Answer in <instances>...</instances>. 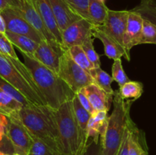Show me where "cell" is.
<instances>
[{
  "label": "cell",
  "instance_id": "cell-9",
  "mask_svg": "<svg viewBox=\"0 0 156 155\" xmlns=\"http://www.w3.org/2000/svg\"><path fill=\"white\" fill-rule=\"evenodd\" d=\"M94 24L85 18L75 21L62 32V43L65 50L74 46H82L85 40L93 36Z\"/></svg>",
  "mask_w": 156,
  "mask_h": 155
},
{
  "label": "cell",
  "instance_id": "cell-20",
  "mask_svg": "<svg viewBox=\"0 0 156 155\" xmlns=\"http://www.w3.org/2000/svg\"><path fill=\"white\" fill-rule=\"evenodd\" d=\"M5 35L14 46H16L21 53H24L27 56L33 57L39 45L38 43L24 35L16 34L9 31H6Z\"/></svg>",
  "mask_w": 156,
  "mask_h": 155
},
{
  "label": "cell",
  "instance_id": "cell-24",
  "mask_svg": "<svg viewBox=\"0 0 156 155\" xmlns=\"http://www.w3.org/2000/svg\"><path fill=\"white\" fill-rule=\"evenodd\" d=\"M90 74L92 77L94 84H96L99 88H101L108 94L114 95L115 91L112 89L111 87V84L114 81L112 76L101 69V67L93 68L90 71Z\"/></svg>",
  "mask_w": 156,
  "mask_h": 155
},
{
  "label": "cell",
  "instance_id": "cell-11",
  "mask_svg": "<svg viewBox=\"0 0 156 155\" xmlns=\"http://www.w3.org/2000/svg\"><path fill=\"white\" fill-rule=\"evenodd\" d=\"M6 24L7 31L24 35L40 43L44 40L41 35L24 18L11 8H7L1 12Z\"/></svg>",
  "mask_w": 156,
  "mask_h": 155
},
{
  "label": "cell",
  "instance_id": "cell-35",
  "mask_svg": "<svg viewBox=\"0 0 156 155\" xmlns=\"http://www.w3.org/2000/svg\"><path fill=\"white\" fill-rule=\"evenodd\" d=\"M0 53L12 58H18L14 49V45L5 33H0Z\"/></svg>",
  "mask_w": 156,
  "mask_h": 155
},
{
  "label": "cell",
  "instance_id": "cell-7",
  "mask_svg": "<svg viewBox=\"0 0 156 155\" xmlns=\"http://www.w3.org/2000/svg\"><path fill=\"white\" fill-rule=\"evenodd\" d=\"M9 8L15 10L30 25L33 26L41 35L44 40L47 41L54 46L64 49L48 30L30 0H10Z\"/></svg>",
  "mask_w": 156,
  "mask_h": 155
},
{
  "label": "cell",
  "instance_id": "cell-33",
  "mask_svg": "<svg viewBox=\"0 0 156 155\" xmlns=\"http://www.w3.org/2000/svg\"><path fill=\"white\" fill-rule=\"evenodd\" d=\"M79 155H103L102 140L88 138L86 144Z\"/></svg>",
  "mask_w": 156,
  "mask_h": 155
},
{
  "label": "cell",
  "instance_id": "cell-12",
  "mask_svg": "<svg viewBox=\"0 0 156 155\" xmlns=\"http://www.w3.org/2000/svg\"><path fill=\"white\" fill-rule=\"evenodd\" d=\"M66 50L56 47L46 40H42L38 45L33 58L58 74L62 55Z\"/></svg>",
  "mask_w": 156,
  "mask_h": 155
},
{
  "label": "cell",
  "instance_id": "cell-1",
  "mask_svg": "<svg viewBox=\"0 0 156 155\" xmlns=\"http://www.w3.org/2000/svg\"><path fill=\"white\" fill-rule=\"evenodd\" d=\"M21 53L47 106L56 110L64 103L73 100L76 94L56 73L34 58Z\"/></svg>",
  "mask_w": 156,
  "mask_h": 155
},
{
  "label": "cell",
  "instance_id": "cell-34",
  "mask_svg": "<svg viewBox=\"0 0 156 155\" xmlns=\"http://www.w3.org/2000/svg\"><path fill=\"white\" fill-rule=\"evenodd\" d=\"M82 18L89 21L88 17V0H63Z\"/></svg>",
  "mask_w": 156,
  "mask_h": 155
},
{
  "label": "cell",
  "instance_id": "cell-10",
  "mask_svg": "<svg viewBox=\"0 0 156 155\" xmlns=\"http://www.w3.org/2000/svg\"><path fill=\"white\" fill-rule=\"evenodd\" d=\"M129 11L108 10L106 20L102 25H97L100 30L123 46V37L127 25Z\"/></svg>",
  "mask_w": 156,
  "mask_h": 155
},
{
  "label": "cell",
  "instance_id": "cell-18",
  "mask_svg": "<svg viewBox=\"0 0 156 155\" xmlns=\"http://www.w3.org/2000/svg\"><path fill=\"white\" fill-rule=\"evenodd\" d=\"M107 111H94L91 114L87 129V138L94 140L103 141L107 126L108 117Z\"/></svg>",
  "mask_w": 156,
  "mask_h": 155
},
{
  "label": "cell",
  "instance_id": "cell-16",
  "mask_svg": "<svg viewBox=\"0 0 156 155\" xmlns=\"http://www.w3.org/2000/svg\"><path fill=\"white\" fill-rule=\"evenodd\" d=\"M92 35L94 37L98 38L101 41L105 47V55L107 57L114 61L124 57L126 60L130 61V56L127 54L124 47L104 33L97 25H94Z\"/></svg>",
  "mask_w": 156,
  "mask_h": 155
},
{
  "label": "cell",
  "instance_id": "cell-2",
  "mask_svg": "<svg viewBox=\"0 0 156 155\" xmlns=\"http://www.w3.org/2000/svg\"><path fill=\"white\" fill-rule=\"evenodd\" d=\"M18 117L34 138L42 140L62 155L54 109L47 105L31 103L23 106Z\"/></svg>",
  "mask_w": 156,
  "mask_h": 155
},
{
  "label": "cell",
  "instance_id": "cell-6",
  "mask_svg": "<svg viewBox=\"0 0 156 155\" xmlns=\"http://www.w3.org/2000/svg\"><path fill=\"white\" fill-rule=\"evenodd\" d=\"M58 75L66 83L75 94L94 83L90 73L79 66L72 59L67 50L61 56Z\"/></svg>",
  "mask_w": 156,
  "mask_h": 155
},
{
  "label": "cell",
  "instance_id": "cell-3",
  "mask_svg": "<svg viewBox=\"0 0 156 155\" xmlns=\"http://www.w3.org/2000/svg\"><path fill=\"white\" fill-rule=\"evenodd\" d=\"M59 141L62 155H79L88 141L75 115L73 101L69 100L55 110Z\"/></svg>",
  "mask_w": 156,
  "mask_h": 155
},
{
  "label": "cell",
  "instance_id": "cell-14",
  "mask_svg": "<svg viewBox=\"0 0 156 155\" xmlns=\"http://www.w3.org/2000/svg\"><path fill=\"white\" fill-rule=\"evenodd\" d=\"M50 2L61 34L68 26L82 18L63 0H50Z\"/></svg>",
  "mask_w": 156,
  "mask_h": 155
},
{
  "label": "cell",
  "instance_id": "cell-5",
  "mask_svg": "<svg viewBox=\"0 0 156 155\" xmlns=\"http://www.w3.org/2000/svg\"><path fill=\"white\" fill-rule=\"evenodd\" d=\"M0 77L21 92L31 103L47 105L45 99L37 87L31 84L1 53Z\"/></svg>",
  "mask_w": 156,
  "mask_h": 155
},
{
  "label": "cell",
  "instance_id": "cell-39",
  "mask_svg": "<svg viewBox=\"0 0 156 155\" xmlns=\"http://www.w3.org/2000/svg\"><path fill=\"white\" fill-rule=\"evenodd\" d=\"M9 118L0 113V133H6Z\"/></svg>",
  "mask_w": 156,
  "mask_h": 155
},
{
  "label": "cell",
  "instance_id": "cell-32",
  "mask_svg": "<svg viewBox=\"0 0 156 155\" xmlns=\"http://www.w3.org/2000/svg\"><path fill=\"white\" fill-rule=\"evenodd\" d=\"M112 78L114 81H115L119 85V88L123 86L124 84L130 81L126 75L124 69H123V65H122L121 59H118L114 61L112 65Z\"/></svg>",
  "mask_w": 156,
  "mask_h": 155
},
{
  "label": "cell",
  "instance_id": "cell-31",
  "mask_svg": "<svg viewBox=\"0 0 156 155\" xmlns=\"http://www.w3.org/2000/svg\"><path fill=\"white\" fill-rule=\"evenodd\" d=\"M92 37L93 36H91L87 38L82 45V47L84 50V51H85L86 56H88L89 61L93 65V66L94 68H99V67H101L100 56L98 54V53L94 50V45H93Z\"/></svg>",
  "mask_w": 156,
  "mask_h": 155
},
{
  "label": "cell",
  "instance_id": "cell-37",
  "mask_svg": "<svg viewBox=\"0 0 156 155\" xmlns=\"http://www.w3.org/2000/svg\"><path fill=\"white\" fill-rule=\"evenodd\" d=\"M133 122L132 119L129 121L126 131H125L124 136H123V141H122L121 145H120V150H119L117 155H129V134H130V125Z\"/></svg>",
  "mask_w": 156,
  "mask_h": 155
},
{
  "label": "cell",
  "instance_id": "cell-8",
  "mask_svg": "<svg viewBox=\"0 0 156 155\" xmlns=\"http://www.w3.org/2000/svg\"><path fill=\"white\" fill-rule=\"evenodd\" d=\"M8 118L6 134L12 142L15 153L28 155L33 143V137L18 119V115Z\"/></svg>",
  "mask_w": 156,
  "mask_h": 155
},
{
  "label": "cell",
  "instance_id": "cell-28",
  "mask_svg": "<svg viewBox=\"0 0 156 155\" xmlns=\"http://www.w3.org/2000/svg\"><path fill=\"white\" fill-rule=\"evenodd\" d=\"M28 155H62L59 151L38 138H33Z\"/></svg>",
  "mask_w": 156,
  "mask_h": 155
},
{
  "label": "cell",
  "instance_id": "cell-40",
  "mask_svg": "<svg viewBox=\"0 0 156 155\" xmlns=\"http://www.w3.org/2000/svg\"><path fill=\"white\" fill-rule=\"evenodd\" d=\"M6 31H7V29H6L5 21L2 14L0 13V33H5Z\"/></svg>",
  "mask_w": 156,
  "mask_h": 155
},
{
  "label": "cell",
  "instance_id": "cell-42",
  "mask_svg": "<svg viewBox=\"0 0 156 155\" xmlns=\"http://www.w3.org/2000/svg\"><path fill=\"white\" fill-rule=\"evenodd\" d=\"M0 155H6V154L5 153H3V152L0 151Z\"/></svg>",
  "mask_w": 156,
  "mask_h": 155
},
{
  "label": "cell",
  "instance_id": "cell-26",
  "mask_svg": "<svg viewBox=\"0 0 156 155\" xmlns=\"http://www.w3.org/2000/svg\"><path fill=\"white\" fill-rule=\"evenodd\" d=\"M69 54L72 59L82 68L90 73V71L94 68L91 62L88 59V56L85 54V51L82 49V46H74L67 50Z\"/></svg>",
  "mask_w": 156,
  "mask_h": 155
},
{
  "label": "cell",
  "instance_id": "cell-43",
  "mask_svg": "<svg viewBox=\"0 0 156 155\" xmlns=\"http://www.w3.org/2000/svg\"><path fill=\"white\" fill-rule=\"evenodd\" d=\"M6 155H21V154H19V153H13V154H6Z\"/></svg>",
  "mask_w": 156,
  "mask_h": 155
},
{
  "label": "cell",
  "instance_id": "cell-15",
  "mask_svg": "<svg viewBox=\"0 0 156 155\" xmlns=\"http://www.w3.org/2000/svg\"><path fill=\"white\" fill-rule=\"evenodd\" d=\"M48 30L59 43L62 46V34L53 13L50 0H30ZM64 48V47H63Z\"/></svg>",
  "mask_w": 156,
  "mask_h": 155
},
{
  "label": "cell",
  "instance_id": "cell-4",
  "mask_svg": "<svg viewBox=\"0 0 156 155\" xmlns=\"http://www.w3.org/2000/svg\"><path fill=\"white\" fill-rule=\"evenodd\" d=\"M114 109L108 117V126L102 141L103 155H117L126 127L131 120L129 111L132 104L121 98L118 91L114 94Z\"/></svg>",
  "mask_w": 156,
  "mask_h": 155
},
{
  "label": "cell",
  "instance_id": "cell-25",
  "mask_svg": "<svg viewBox=\"0 0 156 155\" xmlns=\"http://www.w3.org/2000/svg\"><path fill=\"white\" fill-rule=\"evenodd\" d=\"M132 10L156 26V0H141L140 5Z\"/></svg>",
  "mask_w": 156,
  "mask_h": 155
},
{
  "label": "cell",
  "instance_id": "cell-17",
  "mask_svg": "<svg viewBox=\"0 0 156 155\" xmlns=\"http://www.w3.org/2000/svg\"><path fill=\"white\" fill-rule=\"evenodd\" d=\"M83 89L94 110L107 112L110 110L114 95L108 94L94 83L88 85Z\"/></svg>",
  "mask_w": 156,
  "mask_h": 155
},
{
  "label": "cell",
  "instance_id": "cell-30",
  "mask_svg": "<svg viewBox=\"0 0 156 155\" xmlns=\"http://www.w3.org/2000/svg\"><path fill=\"white\" fill-rule=\"evenodd\" d=\"M156 44V26L143 18V27L140 44Z\"/></svg>",
  "mask_w": 156,
  "mask_h": 155
},
{
  "label": "cell",
  "instance_id": "cell-38",
  "mask_svg": "<svg viewBox=\"0 0 156 155\" xmlns=\"http://www.w3.org/2000/svg\"><path fill=\"white\" fill-rule=\"evenodd\" d=\"M76 95L77 96L78 99H79V100L80 101L81 104L83 106V107L85 108V109H86L88 112H89L90 113L92 114L93 112L95 111L94 109H93L92 106H91V103H90L89 100H88V97H87V95H86V94H85L84 89L80 90L79 92L76 93Z\"/></svg>",
  "mask_w": 156,
  "mask_h": 155
},
{
  "label": "cell",
  "instance_id": "cell-19",
  "mask_svg": "<svg viewBox=\"0 0 156 155\" xmlns=\"http://www.w3.org/2000/svg\"><path fill=\"white\" fill-rule=\"evenodd\" d=\"M129 155H149L145 134L133 122L130 125Z\"/></svg>",
  "mask_w": 156,
  "mask_h": 155
},
{
  "label": "cell",
  "instance_id": "cell-22",
  "mask_svg": "<svg viewBox=\"0 0 156 155\" xmlns=\"http://www.w3.org/2000/svg\"><path fill=\"white\" fill-rule=\"evenodd\" d=\"M108 10L103 0H88L89 21L94 25H102L105 23Z\"/></svg>",
  "mask_w": 156,
  "mask_h": 155
},
{
  "label": "cell",
  "instance_id": "cell-23",
  "mask_svg": "<svg viewBox=\"0 0 156 155\" xmlns=\"http://www.w3.org/2000/svg\"><path fill=\"white\" fill-rule=\"evenodd\" d=\"M23 105L0 88V113L7 117L15 116Z\"/></svg>",
  "mask_w": 156,
  "mask_h": 155
},
{
  "label": "cell",
  "instance_id": "cell-29",
  "mask_svg": "<svg viewBox=\"0 0 156 155\" xmlns=\"http://www.w3.org/2000/svg\"><path fill=\"white\" fill-rule=\"evenodd\" d=\"M0 88H1L2 91H4L7 94H9V96H11L12 97H13L15 100H16L17 101L19 102L20 103L23 105L24 106H27L28 105L31 104L30 101L21 94V92L18 91V90L15 89L13 86L9 84L8 82H6L4 79L0 77Z\"/></svg>",
  "mask_w": 156,
  "mask_h": 155
},
{
  "label": "cell",
  "instance_id": "cell-13",
  "mask_svg": "<svg viewBox=\"0 0 156 155\" xmlns=\"http://www.w3.org/2000/svg\"><path fill=\"white\" fill-rule=\"evenodd\" d=\"M143 27V18L136 12L130 10L127 20L126 31L123 37V47L130 56L133 47L140 44Z\"/></svg>",
  "mask_w": 156,
  "mask_h": 155
},
{
  "label": "cell",
  "instance_id": "cell-21",
  "mask_svg": "<svg viewBox=\"0 0 156 155\" xmlns=\"http://www.w3.org/2000/svg\"><path fill=\"white\" fill-rule=\"evenodd\" d=\"M144 87L142 82L136 81H129L123 86L119 88L118 93L121 98L126 103L133 104L143 95Z\"/></svg>",
  "mask_w": 156,
  "mask_h": 155
},
{
  "label": "cell",
  "instance_id": "cell-41",
  "mask_svg": "<svg viewBox=\"0 0 156 155\" xmlns=\"http://www.w3.org/2000/svg\"><path fill=\"white\" fill-rule=\"evenodd\" d=\"M10 6V0H0V13Z\"/></svg>",
  "mask_w": 156,
  "mask_h": 155
},
{
  "label": "cell",
  "instance_id": "cell-27",
  "mask_svg": "<svg viewBox=\"0 0 156 155\" xmlns=\"http://www.w3.org/2000/svg\"><path fill=\"white\" fill-rule=\"evenodd\" d=\"M72 101H73L75 115L77 119L79 126H80L82 132L87 136V129H88V121H89L90 117H91V113L83 107L76 95L75 96Z\"/></svg>",
  "mask_w": 156,
  "mask_h": 155
},
{
  "label": "cell",
  "instance_id": "cell-36",
  "mask_svg": "<svg viewBox=\"0 0 156 155\" xmlns=\"http://www.w3.org/2000/svg\"><path fill=\"white\" fill-rule=\"evenodd\" d=\"M0 151L5 154L15 153L14 147L6 133H0Z\"/></svg>",
  "mask_w": 156,
  "mask_h": 155
}]
</instances>
